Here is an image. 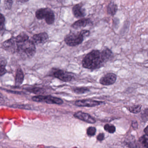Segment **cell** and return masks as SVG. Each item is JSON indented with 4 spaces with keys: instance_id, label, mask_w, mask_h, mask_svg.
<instances>
[{
    "instance_id": "1",
    "label": "cell",
    "mask_w": 148,
    "mask_h": 148,
    "mask_svg": "<svg viewBox=\"0 0 148 148\" xmlns=\"http://www.w3.org/2000/svg\"><path fill=\"white\" fill-rule=\"evenodd\" d=\"M113 53L108 47L103 50H93L87 53L82 61V66L89 70L99 69L112 59Z\"/></svg>"
},
{
    "instance_id": "2",
    "label": "cell",
    "mask_w": 148,
    "mask_h": 148,
    "mask_svg": "<svg viewBox=\"0 0 148 148\" xmlns=\"http://www.w3.org/2000/svg\"><path fill=\"white\" fill-rule=\"evenodd\" d=\"M90 32L88 30H81L77 32H71L65 37L64 40L67 45L70 47H76L81 45L85 38L90 35Z\"/></svg>"
},
{
    "instance_id": "3",
    "label": "cell",
    "mask_w": 148,
    "mask_h": 148,
    "mask_svg": "<svg viewBox=\"0 0 148 148\" xmlns=\"http://www.w3.org/2000/svg\"><path fill=\"white\" fill-rule=\"evenodd\" d=\"M17 52L21 56L31 58L35 55L36 47L32 40H28L24 42L17 43Z\"/></svg>"
},
{
    "instance_id": "4",
    "label": "cell",
    "mask_w": 148,
    "mask_h": 148,
    "mask_svg": "<svg viewBox=\"0 0 148 148\" xmlns=\"http://www.w3.org/2000/svg\"><path fill=\"white\" fill-rule=\"evenodd\" d=\"M35 16L38 19H45L47 24L51 25L54 23L55 15L53 11L49 8H43L38 10L36 12Z\"/></svg>"
},
{
    "instance_id": "5",
    "label": "cell",
    "mask_w": 148,
    "mask_h": 148,
    "mask_svg": "<svg viewBox=\"0 0 148 148\" xmlns=\"http://www.w3.org/2000/svg\"><path fill=\"white\" fill-rule=\"evenodd\" d=\"M33 101L37 102H44L50 104L61 105L64 103L63 99L57 97L50 96H34L32 98Z\"/></svg>"
},
{
    "instance_id": "6",
    "label": "cell",
    "mask_w": 148,
    "mask_h": 148,
    "mask_svg": "<svg viewBox=\"0 0 148 148\" xmlns=\"http://www.w3.org/2000/svg\"><path fill=\"white\" fill-rule=\"evenodd\" d=\"M54 77L65 82H69L75 79V74L60 69H56L53 73Z\"/></svg>"
},
{
    "instance_id": "7",
    "label": "cell",
    "mask_w": 148,
    "mask_h": 148,
    "mask_svg": "<svg viewBox=\"0 0 148 148\" xmlns=\"http://www.w3.org/2000/svg\"><path fill=\"white\" fill-rule=\"evenodd\" d=\"M104 102L91 99H79L76 100L74 105L79 107H92L103 104Z\"/></svg>"
},
{
    "instance_id": "8",
    "label": "cell",
    "mask_w": 148,
    "mask_h": 148,
    "mask_svg": "<svg viewBox=\"0 0 148 148\" xmlns=\"http://www.w3.org/2000/svg\"><path fill=\"white\" fill-rule=\"evenodd\" d=\"M117 76L113 73H108L99 79V82L103 86H110L115 84L116 81Z\"/></svg>"
},
{
    "instance_id": "9",
    "label": "cell",
    "mask_w": 148,
    "mask_h": 148,
    "mask_svg": "<svg viewBox=\"0 0 148 148\" xmlns=\"http://www.w3.org/2000/svg\"><path fill=\"white\" fill-rule=\"evenodd\" d=\"M2 47L4 50L10 53L17 52V44L14 38H12L3 42Z\"/></svg>"
},
{
    "instance_id": "10",
    "label": "cell",
    "mask_w": 148,
    "mask_h": 148,
    "mask_svg": "<svg viewBox=\"0 0 148 148\" xmlns=\"http://www.w3.org/2000/svg\"><path fill=\"white\" fill-rule=\"evenodd\" d=\"M74 117L76 119L90 124H94L96 122V119L91 115L86 112L82 111H78L73 114Z\"/></svg>"
},
{
    "instance_id": "11",
    "label": "cell",
    "mask_w": 148,
    "mask_h": 148,
    "mask_svg": "<svg viewBox=\"0 0 148 148\" xmlns=\"http://www.w3.org/2000/svg\"><path fill=\"white\" fill-rule=\"evenodd\" d=\"M72 12L77 18H83L86 15V10L84 8L82 3L76 4L72 8Z\"/></svg>"
},
{
    "instance_id": "12",
    "label": "cell",
    "mask_w": 148,
    "mask_h": 148,
    "mask_svg": "<svg viewBox=\"0 0 148 148\" xmlns=\"http://www.w3.org/2000/svg\"><path fill=\"white\" fill-rule=\"evenodd\" d=\"M49 36L47 33H40L34 35L32 37V41L34 45L44 44L47 42Z\"/></svg>"
},
{
    "instance_id": "13",
    "label": "cell",
    "mask_w": 148,
    "mask_h": 148,
    "mask_svg": "<svg viewBox=\"0 0 148 148\" xmlns=\"http://www.w3.org/2000/svg\"><path fill=\"white\" fill-rule=\"evenodd\" d=\"M92 21L90 19L83 18L74 22L71 25V27L73 29H78L86 27L87 26L92 25Z\"/></svg>"
},
{
    "instance_id": "14",
    "label": "cell",
    "mask_w": 148,
    "mask_h": 148,
    "mask_svg": "<svg viewBox=\"0 0 148 148\" xmlns=\"http://www.w3.org/2000/svg\"><path fill=\"white\" fill-rule=\"evenodd\" d=\"M118 11V6L114 1H110L107 6V14L110 16H114Z\"/></svg>"
},
{
    "instance_id": "15",
    "label": "cell",
    "mask_w": 148,
    "mask_h": 148,
    "mask_svg": "<svg viewBox=\"0 0 148 148\" xmlns=\"http://www.w3.org/2000/svg\"><path fill=\"white\" fill-rule=\"evenodd\" d=\"M15 79V84L16 86H19L23 83L24 80V75L21 69H18L17 70Z\"/></svg>"
},
{
    "instance_id": "16",
    "label": "cell",
    "mask_w": 148,
    "mask_h": 148,
    "mask_svg": "<svg viewBox=\"0 0 148 148\" xmlns=\"http://www.w3.org/2000/svg\"><path fill=\"white\" fill-rule=\"evenodd\" d=\"M7 60L5 58H0V77L5 75L7 72L6 66Z\"/></svg>"
},
{
    "instance_id": "17",
    "label": "cell",
    "mask_w": 148,
    "mask_h": 148,
    "mask_svg": "<svg viewBox=\"0 0 148 148\" xmlns=\"http://www.w3.org/2000/svg\"><path fill=\"white\" fill-rule=\"evenodd\" d=\"M73 91L77 94H84L90 91V89L86 87H75L72 89Z\"/></svg>"
},
{
    "instance_id": "18",
    "label": "cell",
    "mask_w": 148,
    "mask_h": 148,
    "mask_svg": "<svg viewBox=\"0 0 148 148\" xmlns=\"http://www.w3.org/2000/svg\"><path fill=\"white\" fill-rule=\"evenodd\" d=\"M138 143L142 148H148V136L147 135H144L140 137L138 140Z\"/></svg>"
},
{
    "instance_id": "19",
    "label": "cell",
    "mask_w": 148,
    "mask_h": 148,
    "mask_svg": "<svg viewBox=\"0 0 148 148\" xmlns=\"http://www.w3.org/2000/svg\"><path fill=\"white\" fill-rule=\"evenodd\" d=\"M16 43H21L29 40V37L25 33L23 32L14 38Z\"/></svg>"
},
{
    "instance_id": "20",
    "label": "cell",
    "mask_w": 148,
    "mask_h": 148,
    "mask_svg": "<svg viewBox=\"0 0 148 148\" xmlns=\"http://www.w3.org/2000/svg\"><path fill=\"white\" fill-rule=\"evenodd\" d=\"M142 106L140 105H136L128 107V110L131 113L137 114L141 111Z\"/></svg>"
},
{
    "instance_id": "21",
    "label": "cell",
    "mask_w": 148,
    "mask_h": 148,
    "mask_svg": "<svg viewBox=\"0 0 148 148\" xmlns=\"http://www.w3.org/2000/svg\"><path fill=\"white\" fill-rule=\"evenodd\" d=\"M126 145L129 148H141L139 143L135 139H133V140H130V141L126 142Z\"/></svg>"
},
{
    "instance_id": "22",
    "label": "cell",
    "mask_w": 148,
    "mask_h": 148,
    "mask_svg": "<svg viewBox=\"0 0 148 148\" xmlns=\"http://www.w3.org/2000/svg\"><path fill=\"white\" fill-rule=\"evenodd\" d=\"M104 129L106 131L110 133H113L116 132V128L114 125L110 124H106L104 126Z\"/></svg>"
},
{
    "instance_id": "23",
    "label": "cell",
    "mask_w": 148,
    "mask_h": 148,
    "mask_svg": "<svg viewBox=\"0 0 148 148\" xmlns=\"http://www.w3.org/2000/svg\"><path fill=\"white\" fill-rule=\"evenodd\" d=\"M27 90L32 93L35 94H41L44 92V90L43 88H39V87H34V88H29L27 89Z\"/></svg>"
},
{
    "instance_id": "24",
    "label": "cell",
    "mask_w": 148,
    "mask_h": 148,
    "mask_svg": "<svg viewBox=\"0 0 148 148\" xmlns=\"http://www.w3.org/2000/svg\"><path fill=\"white\" fill-rule=\"evenodd\" d=\"M5 20L4 15L0 13V33L5 30Z\"/></svg>"
},
{
    "instance_id": "25",
    "label": "cell",
    "mask_w": 148,
    "mask_h": 148,
    "mask_svg": "<svg viewBox=\"0 0 148 148\" xmlns=\"http://www.w3.org/2000/svg\"><path fill=\"white\" fill-rule=\"evenodd\" d=\"M96 132H97V130H96V128L95 127L90 126L87 129L86 133H87V135L88 136H94L95 135Z\"/></svg>"
},
{
    "instance_id": "26",
    "label": "cell",
    "mask_w": 148,
    "mask_h": 148,
    "mask_svg": "<svg viewBox=\"0 0 148 148\" xmlns=\"http://www.w3.org/2000/svg\"><path fill=\"white\" fill-rule=\"evenodd\" d=\"M141 118L144 122H147L148 120V109L146 108L141 114Z\"/></svg>"
},
{
    "instance_id": "27",
    "label": "cell",
    "mask_w": 148,
    "mask_h": 148,
    "mask_svg": "<svg viewBox=\"0 0 148 148\" xmlns=\"http://www.w3.org/2000/svg\"><path fill=\"white\" fill-rule=\"evenodd\" d=\"M4 3H5V7L6 9H11L12 5V1H5Z\"/></svg>"
},
{
    "instance_id": "28",
    "label": "cell",
    "mask_w": 148,
    "mask_h": 148,
    "mask_svg": "<svg viewBox=\"0 0 148 148\" xmlns=\"http://www.w3.org/2000/svg\"><path fill=\"white\" fill-rule=\"evenodd\" d=\"M119 20L118 18H115L113 20V25L114 28H117L119 25Z\"/></svg>"
},
{
    "instance_id": "29",
    "label": "cell",
    "mask_w": 148,
    "mask_h": 148,
    "mask_svg": "<svg viewBox=\"0 0 148 148\" xmlns=\"http://www.w3.org/2000/svg\"><path fill=\"white\" fill-rule=\"evenodd\" d=\"M105 135L103 133H100L99 134V135L97 136V139L98 141H102L104 139Z\"/></svg>"
},
{
    "instance_id": "30",
    "label": "cell",
    "mask_w": 148,
    "mask_h": 148,
    "mask_svg": "<svg viewBox=\"0 0 148 148\" xmlns=\"http://www.w3.org/2000/svg\"><path fill=\"white\" fill-rule=\"evenodd\" d=\"M132 127L134 130H136L137 129L138 126V124L137 122L136 121H132Z\"/></svg>"
},
{
    "instance_id": "31",
    "label": "cell",
    "mask_w": 148,
    "mask_h": 148,
    "mask_svg": "<svg viewBox=\"0 0 148 148\" xmlns=\"http://www.w3.org/2000/svg\"><path fill=\"white\" fill-rule=\"evenodd\" d=\"M148 126H147L146 127V128H145V129H144V132L145 133V135H147V136H148Z\"/></svg>"
},
{
    "instance_id": "32",
    "label": "cell",
    "mask_w": 148,
    "mask_h": 148,
    "mask_svg": "<svg viewBox=\"0 0 148 148\" xmlns=\"http://www.w3.org/2000/svg\"><path fill=\"white\" fill-rule=\"evenodd\" d=\"M18 1V2H27V1Z\"/></svg>"
},
{
    "instance_id": "33",
    "label": "cell",
    "mask_w": 148,
    "mask_h": 148,
    "mask_svg": "<svg viewBox=\"0 0 148 148\" xmlns=\"http://www.w3.org/2000/svg\"><path fill=\"white\" fill-rule=\"evenodd\" d=\"M46 148H58L57 147H53V146H48V147H46Z\"/></svg>"
},
{
    "instance_id": "34",
    "label": "cell",
    "mask_w": 148,
    "mask_h": 148,
    "mask_svg": "<svg viewBox=\"0 0 148 148\" xmlns=\"http://www.w3.org/2000/svg\"><path fill=\"white\" fill-rule=\"evenodd\" d=\"M1 94H0V99L1 98Z\"/></svg>"
}]
</instances>
